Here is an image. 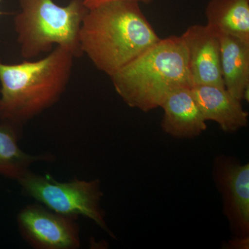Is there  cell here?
<instances>
[{"label":"cell","mask_w":249,"mask_h":249,"mask_svg":"<svg viewBox=\"0 0 249 249\" xmlns=\"http://www.w3.org/2000/svg\"><path fill=\"white\" fill-rule=\"evenodd\" d=\"M76 220L40 204L28 205L17 217L21 235L29 245L38 249L80 248V230Z\"/></svg>","instance_id":"6"},{"label":"cell","mask_w":249,"mask_h":249,"mask_svg":"<svg viewBox=\"0 0 249 249\" xmlns=\"http://www.w3.org/2000/svg\"><path fill=\"white\" fill-rule=\"evenodd\" d=\"M220 42L221 69L225 89L242 101L248 100L249 42L231 36L218 35Z\"/></svg>","instance_id":"11"},{"label":"cell","mask_w":249,"mask_h":249,"mask_svg":"<svg viewBox=\"0 0 249 249\" xmlns=\"http://www.w3.org/2000/svg\"><path fill=\"white\" fill-rule=\"evenodd\" d=\"M76 1H80L88 11H89V10L96 9V8L108 4V3L121 1V0H76ZM134 1H138L139 3H149L152 0H134Z\"/></svg>","instance_id":"14"},{"label":"cell","mask_w":249,"mask_h":249,"mask_svg":"<svg viewBox=\"0 0 249 249\" xmlns=\"http://www.w3.org/2000/svg\"><path fill=\"white\" fill-rule=\"evenodd\" d=\"M181 37L186 46L193 86L209 85L225 88L217 34L206 24H194L188 27Z\"/></svg>","instance_id":"8"},{"label":"cell","mask_w":249,"mask_h":249,"mask_svg":"<svg viewBox=\"0 0 249 249\" xmlns=\"http://www.w3.org/2000/svg\"><path fill=\"white\" fill-rule=\"evenodd\" d=\"M205 121H213L223 131L235 132L248 124L249 114L242 101L225 88L214 85H197L191 88Z\"/></svg>","instance_id":"10"},{"label":"cell","mask_w":249,"mask_h":249,"mask_svg":"<svg viewBox=\"0 0 249 249\" xmlns=\"http://www.w3.org/2000/svg\"><path fill=\"white\" fill-rule=\"evenodd\" d=\"M214 168L216 181L224 199V213L239 238H247L249 232V164L220 157Z\"/></svg>","instance_id":"7"},{"label":"cell","mask_w":249,"mask_h":249,"mask_svg":"<svg viewBox=\"0 0 249 249\" xmlns=\"http://www.w3.org/2000/svg\"><path fill=\"white\" fill-rule=\"evenodd\" d=\"M191 88L183 87L171 91L160 107L163 109L162 129L175 138H194L207 129Z\"/></svg>","instance_id":"9"},{"label":"cell","mask_w":249,"mask_h":249,"mask_svg":"<svg viewBox=\"0 0 249 249\" xmlns=\"http://www.w3.org/2000/svg\"><path fill=\"white\" fill-rule=\"evenodd\" d=\"M19 11L14 18V29L20 53L32 60L48 53L56 47L82 56L80 27L88 10L80 1L71 0L60 6L53 0H18Z\"/></svg>","instance_id":"4"},{"label":"cell","mask_w":249,"mask_h":249,"mask_svg":"<svg viewBox=\"0 0 249 249\" xmlns=\"http://www.w3.org/2000/svg\"><path fill=\"white\" fill-rule=\"evenodd\" d=\"M206 17V25L217 35L249 42V0H210Z\"/></svg>","instance_id":"12"},{"label":"cell","mask_w":249,"mask_h":249,"mask_svg":"<svg viewBox=\"0 0 249 249\" xmlns=\"http://www.w3.org/2000/svg\"><path fill=\"white\" fill-rule=\"evenodd\" d=\"M1 1H2V0H0V4H1ZM2 14H3V12H2V11H1V9H0V16H1V15H2Z\"/></svg>","instance_id":"15"},{"label":"cell","mask_w":249,"mask_h":249,"mask_svg":"<svg viewBox=\"0 0 249 249\" xmlns=\"http://www.w3.org/2000/svg\"><path fill=\"white\" fill-rule=\"evenodd\" d=\"M76 58L56 46L44 58L6 64L0 57V122L22 127L58 102L66 90Z\"/></svg>","instance_id":"2"},{"label":"cell","mask_w":249,"mask_h":249,"mask_svg":"<svg viewBox=\"0 0 249 249\" xmlns=\"http://www.w3.org/2000/svg\"><path fill=\"white\" fill-rule=\"evenodd\" d=\"M110 78L127 106L145 112L160 107L174 90L193 87L181 36L160 39Z\"/></svg>","instance_id":"3"},{"label":"cell","mask_w":249,"mask_h":249,"mask_svg":"<svg viewBox=\"0 0 249 249\" xmlns=\"http://www.w3.org/2000/svg\"><path fill=\"white\" fill-rule=\"evenodd\" d=\"M160 39L140 3L134 0L113 1L89 10L79 33L82 54L109 77Z\"/></svg>","instance_id":"1"},{"label":"cell","mask_w":249,"mask_h":249,"mask_svg":"<svg viewBox=\"0 0 249 249\" xmlns=\"http://www.w3.org/2000/svg\"><path fill=\"white\" fill-rule=\"evenodd\" d=\"M22 127L0 122V175L18 181L36 162L51 161L53 156L29 155L18 145Z\"/></svg>","instance_id":"13"},{"label":"cell","mask_w":249,"mask_h":249,"mask_svg":"<svg viewBox=\"0 0 249 249\" xmlns=\"http://www.w3.org/2000/svg\"><path fill=\"white\" fill-rule=\"evenodd\" d=\"M24 193L47 209L73 218H88L109 233L101 207L103 196L99 180L56 181L49 175H39L31 170L18 180Z\"/></svg>","instance_id":"5"}]
</instances>
